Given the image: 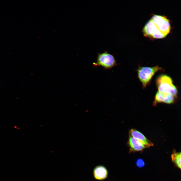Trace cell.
I'll list each match as a JSON object with an SVG mask.
<instances>
[{"label": "cell", "mask_w": 181, "mask_h": 181, "mask_svg": "<svg viewBox=\"0 0 181 181\" xmlns=\"http://www.w3.org/2000/svg\"><path fill=\"white\" fill-rule=\"evenodd\" d=\"M107 169L104 166L99 165L95 167L93 171V174L94 178L99 180H102L106 179L108 176Z\"/></svg>", "instance_id": "7"}, {"label": "cell", "mask_w": 181, "mask_h": 181, "mask_svg": "<svg viewBox=\"0 0 181 181\" xmlns=\"http://www.w3.org/2000/svg\"><path fill=\"white\" fill-rule=\"evenodd\" d=\"M162 93L163 95V103L167 104H171L174 102L176 97L172 95L169 93Z\"/></svg>", "instance_id": "9"}, {"label": "cell", "mask_w": 181, "mask_h": 181, "mask_svg": "<svg viewBox=\"0 0 181 181\" xmlns=\"http://www.w3.org/2000/svg\"><path fill=\"white\" fill-rule=\"evenodd\" d=\"M163 69L157 65L153 67L139 66L137 69L138 78L145 88L151 82L154 74Z\"/></svg>", "instance_id": "3"}, {"label": "cell", "mask_w": 181, "mask_h": 181, "mask_svg": "<svg viewBox=\"0 0 181 181\" xmlns=\"http://www.w3.org/2000/svg\"><path fill=\"white\" fill-rule=\"evenodd\" d=\"M129 132L130 135L142 143L147 148L153 145V143L139 131L134 129H132L130 130Z\"/></svg>", "instance_id": "6"}, {"label": "cell", "mask_w": 181, "mask_h": 181, "mask_svg": "<svg viewBox=\"0 0 181 181\" xmlns=\"http://www.w3.org/2000/svg\"><path fill=\"white\" fill-rule=\"evenodd\" d=\"M169 20L164 16L154 15L147 22L143 29L144 35L152 39L165 37L171 29Z\"/></svg>", "instance_id": "1"}, {"label": "cell", "mask_w": 181, "mask_h": 181, "mask_svg": "<svg viewBox=\"0 0 181 181\" xmlns=\"http://www.w3.org/2000/svg\"><path fill=\"white\" fill-rule=\"evenodd\" d=\"M156 82L158 91L170 94L177 97V88L173 84L172 80L170 76L166 74L160 75L157 77Z\"/></svg>", "instance_id": "2"}, {"label": "cell", "mask_w": 181, "mask_h": 181, "mask_svg": "<svg viewBox=\"0 0 181 181\" xmlns=\"http://www.w3.org/2000/svg\"><path fill=\"white\" fill-rule=\"evenodd\" d=\"M93 64L94 66H101L106 70L110 69L117 65L114 56L107 51L102 53H98L97 61Z\"/></svg>", "instance_id": "4"}, {"label": "cell", "mask_w": 181, "mask_h": 181, "mask_svg": "<svg viewBox=\"0 0 181 181\" xmlns=\"http://www.w3.org/2000/svg\"><path fill=\"white\" fill-rule=\"evenodd\" d=\"M163 97L162 93L158 91L156 94L153 105L155 106L159 103H163Z\"/></svg>", "instance_id": "10"}, {"label": "cell", "mask_w": 181, "mask_h": 181, "mask_svg": "<svg viewBox=\"0 0 181 181\" xmlns=\"http://www.w3.org/2000/svg\"><path fill=\"white\" fill-rule=\"evenodd\" d=\"M128 144L130 152L141 151L147 147L142 143L130 135L129 136Z\"/></svg>", "instance_id": "5"}, {"label": "cell", "mask_w": 181, "mask_h": 181, "mask_svg": "<svg viewBox=\"0 0 181 181\" xmlns=\"http://www.w3.org/2000/svg\"><path fill=\"white\" fill-rule=\"evenodd\" d=\"M172 161L180 169H181V152L174 153L171 155Z\"/></svg>", "instance_id": "8"}, {"label": "cell", "mask_w": 181, "mask_h": 181, "mask_svg": "<svg viewBox=\"0 0 181 181\" xmlns=\"http://www.w3.org/2000/svg\"><path fill=\"white\" fill-rule=\"evenodd\" d=\"M137 166L140 167H143L145 165V163L144 161L142 159H139L136 161Z\"/></svg>", "instance_id": "11"}]
</instances>
